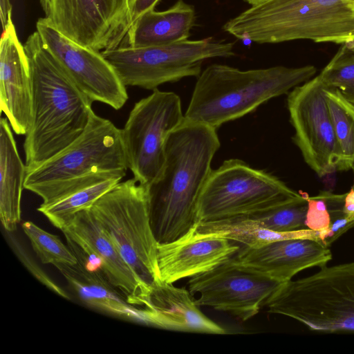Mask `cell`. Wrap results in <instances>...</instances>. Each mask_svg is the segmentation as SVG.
Instances as JSON below:
<instances>
[{"label":"cell","instance_id":"cell-19","mask_svg":"<svg viewBox=\"0 0 354 354\" xmlns=\"http://www.w3.org/2000/svg\"><path fill=\"white\" fill-rule=\"evenodd\" d=\"M194 299L189 290L160 279L152 283L149 303L142 308L143 323L176 331L226 333L225 328L200 310Z\"/></svg>","mask_w":354,"mask_h":354},{"label":"cell","instance_id":"cell-2","mask_svg":"<svg viewBox=\"0 0 354 354\" xmlns=\"http://www.w3.org/2000/svg\"><path fill=\"white\" fill-rule=\"evenodd\" d=\"M32 87V115L24 149L26 172L77 138L89 120L93 102L76 85L36 30L26 39Z\"/></svg>","mask_w":354,"mask_h":354},{"label":"cell","instance_id":"cell-8","mask_svg":"<svg viewBox=\"0 0 354 354\" xmlns=\"http://www.w3.org/2000/svg\"><path fill=\"white\" fill-rule=\"evenodd\" d=\"M125 86L154 90L165 83L198 77L205 60L235 55L234 44L212 37L172 44L132 48L120 46L101 51Z\"/></svg>","mask_w":354,"mask_h":354},{"label":"cell","instance_id":"cell-17","mask_svg":"<svg viewBox=\"0 0 354 354\" xmlns=\"http://www.w3.org/2000/svg\"><path fill=\"white\" fill-rule=\"evenodd\" d=\"M61 231L101 258L104 276L122 292L128 303L140 308L148 304L151 286L141 280L126 262L88 207L77 212Z\"/></svg>","mask_w":354,"mask_h":354},{"label":"cell","instance_id":"cell-14","mask_svg":"<svg viewBox=\"0 0 354 354\" xmlns=\"http://www.w3.org/2000/svg\"><path fill=\"white\" fill-rule=\"evenodd\" d=\"M37 31L44 45L80 89L93 102L120 109L129 98L126 86L101 52L68 39L39 18Z\"/></svg>","mask_w":354,"mask_h":354},{"label":"cell","instance_id":"cell-33","mask_svg":"<svg viewBox=\"0 0 354 354\" xmlns=\"http://www.w3.org/2000/svg\"><path fill=\"white\" fill-rule=\"evenodd\" d=\"M265 0H244V1L247 2L248 4L253 6L258 4Z\"/></svg>","mask_w":354,"mask_h":354},{"label":"cell","instance_id":"cell-5","mask_svg":"<svg viewBox=\"0 0 354 354\" xmlns=\"http://www.w3.org/2000/svg\"><path fill=\"white\" fill-rule=\"evenodd\" d=\"M223 29L258 44L308 39L343 44L354 39V0H265Z\"/></svg>","mask_w":354,"mask_h":354},{"label":"cell","instance_id":"cell-31","mask_svg":"<svg viewBox=\"0 0 354 354\" xmlns=\"http://www.w3.org/2000/svg\"><path fill=\"white\" fill-rule=\"evenodd\" d=\"M344 212L348 221V228L354 226V189L345 194Z\"/></svg>","mask_w":354,"mask_h":354},{"label":"cell","instance_id":"cell-7","mask_svg":"<svg viewBox=\"0 0 354 354\" xmlns=\"http://www.w3.org/2000/svg\"><path fill=\"white\" fill-rule=\"evenodd\" d=\"M88 208L139 278L150 286L160 279L147 186L133 178L120 181Z\"/></svg>","mask_w":354,"mask_h":354},{"label":"cell","instance_id":"cell-1","mask_svg":"<svg viewBox=\"0 0 354 354\" xmlns=\"http://www.w3.org/2000/svg\"><path fill=\"white\" fill-rule=\"evenodd\" d=\"M220 145L216 129L185 118L169 134L163 168L147 186L158 243L177 239L196 226L198 201Z\"/></svg>","mask_w":354,"mask_h":354},{"label":"cell","instance_id":"cell-18","mask_svg":"<svg viewBox=\"0 0 354 354\" xmlns=\"http://www.w3.org/2000/svg\"><path fill=\"white\" fill-rule=\"evenodd\" d=\"M0 45V108L18 135H26L32 115L30 68L24 46L11 20L3 29Z\"/></svg>","mask_w":354,"mask_h":354},{"label":"cell","instance_id":"cell-21","mask_svg":"<svg viewBox=\"0 0 354 354\" xmlns=\"http://www.w3.org/2000/svg\"><path fill=\"white\" fill-rule=\"evenodd\" d=\"M8 120H0V219L8 232L21 221V201L26 167L19 154Z\"/></svg>","mask_w":354,"mask_h":354},{"label":"cell","instance_id":"cell-10","mask_svg":"<svg viewBox=\"0 0 354 354\" xmlns=\"http://www.w3.org/2000/svg\"><path fill=\"white\" fill-rule=\"evenodd\" d=\"M180 97L156 88L137 102L122 129L128 167L133 178L148 186L160 174L167 140L183 121Z\"/></svg>","mask_w":354,"mask_h":354},{"label":"cell","instance_id":"cell-22","mask_svg":"<svg viewBox=\"0 0 354 354\" xmlns=\"http://www.w3.org/2000/svg\"><path fill=\"white\" fill-rule=\"evenodd\" d=\"M54 266L87 305L143 323L142 308L134 306L122 298L102 272H89L79 263Z\"/></svg>","mask_w":354,"mask_h":354},{"label":"cell","instance_id":"cell-15","mask_svg":"<svg viewBox=\"0 0 354 354\" xmlns=\"http://www.w3.org/2000/svg\"><path fill=\"white\" fill-rule=\"evenodd\" d=\"M332 258L322 240L308 236L284 238L254 247L241 246L232 257L238 264L280 283L292 280L304 270L323 267Z\"/></svg>","mask_w":354,"mask_h":354},{"label":"cell","instance_id":"cell-29","mask_svg":"<svg viewBox=\"0 0 354 354\" xmlns=\"http://www.w3.org/2000/svg\"><path fill=\"white\" fill-rule=\"evenodd\" d=\"M15 249L16 253L17 254L19 259L39 281L59 296L65 299H69L68 295L60 287L55 283L43 272V270L38 268L37 265L23 252V250L17 246V244H15Z\"/></svg>","mask_w":354,"mask_h":354},{"label":"cell","instance_id":"cell-9","mask_svg":"<svg viewBox=\"0 0 354 354\" xmlns=\"http://www.w3.org/2000/svg\"><path fill=\"white\" fill-rule=\"evenodd\" d=\"M301 196L276 176L241 160L229 159L212 170L204 185L196 225L248 215Z\"/></svg>","mask_w":354,"mask_h":354},{"label":"cell","instance_id":"cell-34","mask_svg":"<svg viewBox=\"0 0 354 354\" xmlns=\"http://www.w3.org/2000/svg\"><path fill=\"white\" fill-rule=\"evenodd\" d=\"M347 45H348L349 46L352 47L354 48V39L347 43H345Z\"/></svg>","mask_w":354,"mask_h":354},{"label":"cell","instance_id":"cell-20","mask_svg":"<svg viewBox=\"0 0 354 354\" xmlns=\"http://www.w3.org/2000/svg\"><path fill=\"white\" fill-rule=\"evenodd\" d=\"M196 19L194 7L183 0L164 11L147 10L132 23L121 46H158L188 39Z\"/></svg>","mask_w":354,"mask_h":354},{"label":"cell","instance_id":"cell-6","mask_svg":"<svg viewBox=\"0 0 354 354\" xmlns=\"http://www.w3.org/2000/svg\"><path fill=\"white\" fill-rule=\"evenodd\" d=\"M264 306L268 313L311 330L354 333V262L326 265L311 275L281 283Z\"/></svg>","mask_w":354,"mask_h":354},{"label":"cell","instance_id":"cell-32","mask_svg":"<svg viewBox=\"0 0 354 354\" xmlns=\"http://www.w3.org/2000/svg\"><path fill=\"white\" fill-rule=\"evenodd\" d=\"M1 21L3 29L12 20V6L10 0H0Z\"/></svg>","mask_w":354,"mask_h":354},{"label":"cell","instance_id":"cell-11","mask_svg":"<svg viewBox=\"0 0 354 354\" xmlns=\"http://www.w3.org/2000/svg\"><path fill=\"white\" fill-rule=\"evenodd\" d=\"M46 21L97 51L121 46L132 24L133 0H39Z\"/></svg>","mask_w":354,"mask_h":354},{"label":"cell","instance_id":"cell-3","mask_svg":"<svg viewBox=\"0 0 354 354\" xmlns=\"http://www.w3.org/2000/svg\"><path fill=\"white\" fill-rule=\"evenodd\" d=\"M128 169L122 129L93 111L77 138L26 172L24 188L46 205L97 183L122 179Z\"/></svg>","mask_w":354,"mask_h":354},{"label":"cell","instance_id":"cell-12","mask_svg":"<svg viewBox=\"0 0 354 354\" xmlns=\"http://www.w3.org/2000/svg\"><path fill=\"white\" fill-rule=\"evenodd\" d=\"M281 283L236 263L233 259L189 278L196 304L225 312L241 322L259 313Z\"/></svg>","mask_w":354,"mask_h":354},{"label":"cell","instance_id":"cell-28","mask_svg":"<svg viewBox=\"0 0 354 354\" xmlns=\"http://www.w3.org/2000/svg\"><path fill=\"white\" fill-rule=\"evenodd\" d=\"M306 225L310 230L320 232L321 239L325 243L330 228L331 218L321 194L308 198Z\"/></svg>","mask_w":354,"mask_h":354},{"label":"cell","instance_id":"cell-24","mask_svg":"<svg viewBox=\"0 0 354 354\" xmlns=\"http://www.w3.org/2000/svg\"><path fill=\"white\" fill-rule=\"evenodd\" d=\"M121 180L111 178L86 187L49 205H40L37 210L55 227L62 230L77 212L91 207Z\"/></svg>","mask_w":354,"mask_h":354},{"label":"cell","instance_id":"cell-27","mask_svg":"<svg viewBox=\"0 0 354 354\" xmlns=\"http://www.w3.org/2000/svg\"><path fill=\"white\" fill-rule=\"evenodd\" d=\"M326 87L335 88L354 105V48L346 44L339 50L319 75Z\"/></svg>","mask_w":354,"mask_h":354},{"label":"cell","instance_id":"cell-25","mask_svg":"<svg viewBox=\"0 0 354 354\" xmlns=\"http://www.w3.org/2000/svg\"><path fill=\"white\" fill-rule=\"evenodd\" d=\"M308 196L306 193H301L300 197L284 204L238 217L251 226L276 232L301 230L306 226Z\"/></svg>","mask_w":354,"mask_h":354},{"label":"cell","instance_id":"cell-35","mask_svg":"<svg viewBox=\"0 0 354 354\" xmlns=\"http://www.w3.org/2000/svg\"><path fill=\"white\" fill-rule=\"evenodd\" d=\"M353 169V174H354V162H353V167L351 168ZM353 189H354V183H353V185L352 187Z\"/></svg>","mask_w":354,"mask_h":354},{"label":"cell","instance_id":"cell-4","mask_svg":"<svg viewBox=\"0 0 354 354\" xmlns=\"http://www.w3.org/2000/svg\"><path fill=\"white\" fill-rule=\"evenodd\" d=\"M314 66H277L242 71L213 64L202 71L185 113V118L217 129L224 123L256 110L272 98L309 80Z\"/></svg>","mask_w":354,"mask_h":354},{"label":"cell","instance_id":"cell-13","mask_svg":"<svg viewBox=\"0 0 354 354\" xmlns=\"http://www.w3.org/2000/svg\"><path fill=\"white\" fill-rule=\"evenodd\" d=\"M287 106L295 129L292 140L305 162L320 177L337 169L339 149L319 76L295 87Z\"/></svg>","mask_w":354,"mask_h":354},{"label":"cell","instance_id":"cell-26","mask_svg":"<svg viewBox=\"0 0 354 354\" xmlns=\"http://www.w3.org/2000/svg\"><path fill=\"white\" fill-rule=\"evenodd\" d=\"M24 234L30 241L31 246L44 264L77 263L68 245H66L58 236L48 232L31 221L22 223Z\"/></svg>","mask_w":354,"mask_h":354},{"label":"cell","instance_id":"cell-23","mask_svg":"<svg viewBox=\"0 0 354 354\" xmlns=\"http://www.w3.org/2000/svg\"><path fill=\"white\" fill-rule=\"evenodd\" d=\"M324 92L339 149L337 169L348 170L354 162V105L335 88L324 86Z\"/></svg>","mask_w":354,"mask_h":354},{"label":"cell","instance_id":"cell-16","mask_svg":"<svg viewBox=\"0 0 354 354\" xmlns=\"http://www.w3.org/2000/svg\"><path fill=\"white\" fill-rule=\"evenodd\" d=\"M223 235L196 226L172 241L158 244L160 279L168 283L207 272L232 259L241 246Z\"/></svg>","mask_w":354,"mask_h":354},{"label":"cell","instance_id":"cell-30","mask_svg":"<svg viewBox=\"0 0 354 354\" xmlns=\"http://www.w3.org/2000/svg\"><path fill=\"white\" fill-rule=\"evenodd\" d=\"M159 1L160 0H133L132 23L144 12L154 9Z\"/></svg>","mask_w":354,"mask_h":354}]
</instances>
